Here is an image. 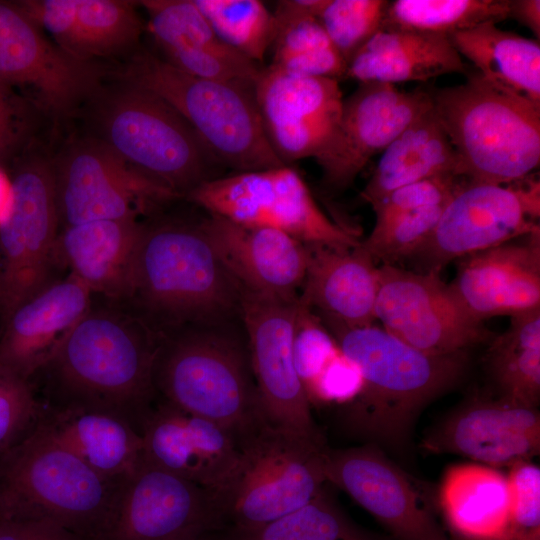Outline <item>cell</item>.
Here are the masks:
<instances>
[{
  "label": "cell",
  "mask_w": 540,
  "mask_h": 540,
  "mask_svg": "<svg viewBox=\"0 0 540 540\" xmlns=\"http://www.w3.org/2000/svg\"><path fill=\"white\" fill-rule=\"evenodd\" d=\"M160 341L134 313L91 305L36 375L40 399L46 408L111 414L141 434L157 399L153 373Z\"/></svg>",
  "instance_id": "6da1fadb"
},
{
  "label": "cell",
  "mask_w": 540,
  "mask_h": 540,
  "mask_svg": "<svg viewBox=\"0 0 540 540\" xmlns=\"http://www.w3.org/2000/svg\"><path fill=\"white\" fill-rule=\"evenodd\" d=\"M359 368L363 385L349 404L337 408L342 432L363 444L406 455L424 408L461 383L468 351L431 355L375 325L330 332Z\"/></svg>",
  "instance_id": "7a4b0ae2"
},
{
  "label": "cell",
  "mask_w": 540,
  "mask_h": 540,
  "mask_svg": "<svg viewBox=\"0 0 540 540\" xmlns=\"http://www.w3.org/2000/svg\"><path fill=\"white\" fill-rule=\"evenodd\" d=\"M125 303L161 338L240 312V290L201 227L143 224L130 295Z\"/></svg>",
  "instance_id": "3957f363"
},
{
  "label": "cell",
  "mask_w": 540,
  "mask_h": 540,
  "mask_svg": "<svg viewBox=\"0 0 540 540\" xmlns=\"http://www.w3.org/2000/svg\"><path fill=\"white\" fill-rule=\"evenodd\" d=\"M127 479L97 474L35 428L0 456V521L50 523L95 540Z\"/></svg>",
  "instance_id": "277c9868"
},
{
  "label": "cell",
  "mask_w": 540,
  "mask_h": 540,
  "mask_svg": "<svg viewBox=\"0 0 540 540\" xmlns=\"http://www.w3.org/2000/svg\"><path fill=\"white\" fill-rule=\"evenodd\" d=\"M153 382L157 399L218 424L238 443L268 422L247 346L212 327L161 338Z\"/></svg>",
  "instance_id": "5b68a950"
},
{
  "label": "cell",
  "mask_w": 540,
  "mask_h": 540,
  "mask_svg": "<svg viewBox=\"0 0 540 540\" xmlns=\"http://www.w3.org/2000/svg\"><path fill=\"white\" fill-rule=\"evenodd\" d=\"M430 94L457 153L460 176L471 182L508 184L538 167L540 107L494 86L478 72L462 84Z\"/></svg>",
  "instance_id": "8992f818"
},
{
  "label": "cell",
  "mask_w": 540,
  "mask_h": 540,
  "mask_svg": "<svg viewBox=\"0 0 540 540\" xmlns=\"http://www.w3.org/2000/svg\"><path fill=\"white\" fill-rule=\"evenodd\" d=\"M120 78L172 106L219 165L234 172L286 165L264 132L255 83L192 76L146 51L131 58Z\"/></svg>",
  "instance_id": "52a82bcc"
},
{
  "label": "cell",
  "mask_w": 540,
  "mask_h": 540,
  "mask_svg": "<svg viewBox=\"0 0 540 540\" xmlns=\"http://www.w3.org/2000/svg\"><path fill=\"white\" fill-rule=\"evenodd\" d=\"M100 101L102 140L137 170L179 196L214 176L219 165L185 119L141 87L122 85Z\"/></svg>",
  "instance_id": "ba28073f"
},
{
  "label": "cell",
  "mask_w": 540,
  "mask_h": 540,
  "mask_svg": "<svg viewBox=\"0 0 540 540\" xmlns=\"http://www.w3.org/2000/svg\"><path fill=\"white\" fill-rule=\"evenodd\" d=\"M239 446L240 465L221 499L224 528L262 526L307 504L326 487L327 445L266 422Z\"/></svg>",
  "instance_id": "9c48e42d"
},
{
  "label": "cell",
  "mask_w": 540,
  "mask_h": 540,
  "mask_svg": "<svg viewBox=\"0 0 540 540\" xmlns=\"http://www.w3.org/2000/svg\"><path fill=\"white\" fill-rule=\"evenodd\" d=\"M186 197L209 214L279 230L306 245L350 249L360 243L323 212L292 165L216 177L196 186Z\"/></svg>",
  "instance_id": "30bf717a"
},
{
  "label": "cell",
  "mask_w": 540,
  "mask_h": 540,
  "mask_svg": "<svg viewBox=\"0 0 540 540\" xmlns=\"http://www.w3.org/2000/svg\"><path fill=\"white\" fill-rule=\"evenodd\" d=\"M539 217L540 182L534 175L508 184L466 179L446 201L431 234L404 262L414 271L440 273L454 260L540 228Z\"/></svg>",
  "instance_id": "8fae6325"
},
{
  "label": "cell",
  "mask_w": 540,
  "mask_h": 540,
  "mask_svg": "<svg viewBox=\"0 0 540 540\" xmlns=\"http://www.w3.org/2000/svg\"><path fill=\"white\" fill-rule=\"evenodd\" d=\"M12 203L0 225V327L21 304L51 284L59 214L53 165L40 157L13 172Z\"/></svg>",
  "instance_id": "7c38bea8"
},
{
  "label": "cell",
  "mask_w": 540,
  "mask_h": 540,
  "mask_svg": "<svg viewBox=\"0 0 540 540\" xmlns=\"http://www.w3.org/2000/svg\"><path fill=\"white\" fill-rule=\"evenodd\" d=\"M375 319L394 337L431 355L469 351L494 336L467 311L440 273L397 265L379 266Z\"/></svg>",
  "instance_id": "4fadbf2b"
},
{
  "label": "cell",
  "mask_w": 540,
  "mask_h": 540,
  "mask_svg": "<svg viewBox=\"0 0 540 540\" xmlns=\"http://www.w3.org/2000/svg\"><path fill=\"white\" fill-rule=\"evenodd\" d=\"M52 165L59 220L64 227L137 219L145 210L180 197L130 165L102 140L80 141Z\"/></svg>",
  "instance_id": "5bb4252c"
},
{
  "label": "cell",
  "mask_w": 540,
  "mask_h": 540,
  "mask_svg": "<svg viewBox=\"0 0 540 540\" xmlns=\"http://www.w3.org/2000/svg\"><path fill=\"white\" fill-rule=\"evenodd\" d=\"M299 298L284 302L241 294L252 374L266 420L272 426L325 446L296 372L293 336Z\"/></svg>",
  "instance_id": "9a60e30c"
},
{
  "label": "cell",
  "mask_w": 540,
  "mask_h": 540,
  "mask_svg": "<svg viewBox=\"0 0 540 540\" xmlns=\"http://www.w3.org/2000/svg\"><path fill=\"white\" fill-rule=\"evenodd\" d=\"M223 528L218 494L143 460L95 540H199Z\"/></svg>",
  "instance_id": "2e32d148"
},
{
  "label": "cell",
  "mask_w": 540,
  "mask_h": 540,
  "mask_svg": "<svg viewBox=\"0 0 540 540\" xmlns=\"http://www.w3.org/2000/svg\"><path fill=\"white\" fill-rule=\"evenodd\" d=\"M0 79L60 117L99 94L101 72L53 44L14 5L0 3Z\"/></svg>",
  "instance_id": "e0dca14e"
},
{
  "label": "cell",
  "mask_w": 540,
  "mask_h": 540,
  "mask_svg": "<svg viewBox=\"0 0 540 540\" xmlns=\"http://www.w3.org/2000/svg\"><path fill=\"white\" fill-rule=\"evenodd\" d=\"M326 482L347 493L394 540H448L428 493L381 448L362 444L324 453Z\"/></svg>",
  "instance_id": "ac0fdd59"
},
{
  "label": "cell",
  "mask_w": 540,
  "mask_h": 540,
  "mask_svg": "<svg viewBox=\"0 0 540 540\" xmlns=\"http://www.w3.org/2000/svg\"><path fill=\"white\" fill-rule=\"evenodd\" d=\"M432 107L431 94L393 84L360 83L343 99L338 126L315 159L322 183L332 192L348 188L369 160Z\"/></svg>",
  "instance_id": "d6986e66"
},
{
  "label": "cell",
  "mask_w": 540,
  "mask_h": 540,
  "mask_svg": "<svg viewBox=\"0 0 540 540\" xmlns=\"http://www.w3.org/2000/svg\"><path fill=\"white\" fill-rule=\"evenodd\" d=\"M254 96L270 146L286 165L312 157L327 147L339 123V81L261 68Z\"/></svg>",
  "instance_id": "ffe728a7"
},
{
  "label": "cell",
  "mask_w": 540,
  "mask_h": 540,
  "mask_svg": "<svg viewBox=\"0 0 540 540\" xmlns=\"http://www.w3.org/2000/svg\"><path fill=\"white\" fill-rule=\"evenodd\" d=\"M430 454H455L493 468L531 460L540 450L538 408L475 396L436 423L421 441Z\"/></svg>",
  "instance_id": "44dd1931"
},
{
  "label": "cell",
  "mask_w": 540,
  "mask_h": 540,
  "mask_svg": "<svg viewBox=\"0 0 540 540\" xmlns=\"http://www.w3.org/2000/svg\"><path fill=\"white\" fill-rule=\"evenodd\" d=\"M143 460L223 497L240 465L237 439L218 424L156 399L142 432Z\"/></svg>",
  "instance_id": "7402d4cb"
},
{
  "label": "cell",
  "mask_w": 540,
  "mask_h": 540,
  "mask_svg": "<svg viewBox=\"0 0 540 540\" xmlns=\"http://www.w3.org/2000/svg\"><path fill=\"white\" fill-rule=\"evenodd\" d=\"M200 224L241 294L298 300L307 268L306 244L279 230L214 214Z\"/></svg>",
  "instance_id": "603a6c76"
},
{
  "label": "cell",
  "mask_w": 540,
  "mask_h": 540,
  "mask_svg": "<svg viewBox=\"0 0 540 540\" xmlns=\"http://www.w3.org/2000/svg\"><path fill=\"white\" fill-rule=\"evenodd\" d=\"M458 261L448 284L476 319L540 308V228Z\"/></svg>",
  "instance_id": "cb8c5ba5"
},
{
  "label": "cell",
  "mask_w": 540,
  "mask_h": 540,
  "mask_svg": "<svg viewBox=\"0 0 540 540\" xmlns=\"http://www.w3.org/2000/svg\"><path fill=\"white\" fill-rule=\"evenodd\" d=\"M308 261L299 300L332 332L374 325L379 266L360 245H306Z\"/></svg>",
  "instance_id": "d4e9b609"
},
{
  "label": "cell",
  "mask_w": 540,
  "mask_h": 540,
  "mask_svg": "<svg viewBox=\"0 0 540 540\" xmlns=\"http://www.w3.org/2000/svg\"><path fill=\"white\" fill-rule=\"evenodd\" d=\"M92 292L75 275L54 280L0 327V361L31 382L69 329L89 310Z\"/></svg>",
  "instance_id": "484cf974"
},
{
  "label": "cell",
  "mask_w": 540,
  "mask_h": 540,
  "mask_svg": "<svg viewBox=\"0 0 540 540\" xmlns=\"http://www.w3.org/2000/svg\"><path fill=\"white\" fill-rule=\"evenodd\" d=\"M149 30L179 70L200 78L254 84L261 68L228 47L194 0H144Z\"/></svg>",
  "instance_id": "4316f807"
},
{
  "label": "cell",
  "mask_w": 540,
  "mask_h": 540,
  "mask_svg": "<svg viewBox=\"0 0 540 540\" xmlns=\"http://www.w3.org/2000/svg\"><path fill=\"white\" fill-rule=\"evenodd\" d=\"M143 231L138 219L96 220L64 227L57 258L93 293L125 303Z\"/></svg>",
  "instance_id": "83f0119b"
},
{
  "label": "cell",
  "mask_w": 540,
  "mask_h": 540,
  "mask_svg": "<svg viewBox=\"0 0 540 540\" xmlns=\"http://www.w3.org/2000/svg\"><path fill=\"white\" fill-rule=\"evenodd\" d=\"M36 428L107 479H127L143 463L141 434L111 414L44 406Z\"/></svg>",
  "instance_id": "f1b7e54d"
},
{
  "label": "cell",
  "mask_w": 540,
  "mask_h": 540,
  "mask_svg": "<svg viewBox=\"0 0 540 540\" xmlns=\"http://www.w3.org/2000/svg\"><path fill=\"white\" fill-rule=\"evenodd\" d=\"M464 72L466 65L449 37L380 30L349 60L345 78L394 85Z\"/></svg>",
  "instance_id": "f546056e"
},
{
  "label": "cell",
  "mask_w": 540,
  "mask_h": 540,
  "mask_svg": "<svg viewBox=\"0 0 540 540\" xmlns=\"http://www.w3.org/2000/svg\"><path fill=\"white\" fill-rule=\"evenodd\" d=\"M437 504L450 530L463 540H505L510 512L507 475L498 468L461 463L443 474Z\"/></svg>",
  "instance_id": "4dcf8cb0"
},
{
  "label": "cell",
  "mask_w": 540,
  "mask_h": 540,
  "mask_svg": "<svg viewBox=\"0 0 540 540\" xmlns=\"http://www.w3.org/2000/svg\"><path fill=\"white\" fill-rule=\"evenodd\" d=\"M442 175L460 176L459 159L432 106L382 152L360 197L372 205L401 186Z\"/></svg>",
  "instance_id": "1f68e13d"
},
{
  "label": "cell",
  "mask_w": 540,
  "mask_h": 540,
  "mask_svg": "<svg viewBox=\"0 0 540 540\" xmlns=\"http://www.w3.org/2000/svg\"><path fill=\"white\" fill-rule=\"evenodd\" d=\"M460 56L494 86L540 107V44L484 23L451 35Z\"/></svg>",
  "instance_id": "d6a6232c"
},
{
  "label": "cell",
  "mask_w": 540,
  "mask_h": 540,
  "mask_svg": "<svg viewBox=\"0 0 540 540\" xmlns=\"http://www.w3.org/2000/svg\"><path fill=\"white\" fill-rule=\"evenodd\" d=\"M319 0H282L273 11L276 33L270 65L313 77L340 81L347 64L316 17Z\"/></svg>",
  "instance_id": "836d02e7"
},
{
  "label": "cell",
  "mask_w": 540,
  "mask_h": 540,
  "mask_svg": "<svg viewBox=\"0 0 540 540\" xmlns=\"http://www.w3.org/2000/svg\"><path fill=\"white\" fill-rule=\"evenodd\" d=\"M497 396L537 408L540 401V308L510 317L507 329L493 336L485 355Z\"/></svg>",
  "instance_id": "e575fe53"
},
{
  "label": "cell",
  "mask_w": 540,
  "mask_h": 540,
  "mask_svg": "<svg viewBox=\"0 0 540 540\" xmlns=\"http://www.w3.org/2000/svg\"><path fill=\"white\" fill-rule=\"evenodd\" d=\"M216 540H391L354 522L324 488L302 507L253 529L224 528ZM394 540V539H392Z\"/></svg>",
  "instance_id": "d590c367"
},
{
  "label": "cell",
  "mask_w": 540,
  "mask_h": 540,
  "mask_svg": "<svg viewBox=\"0 0 540 540\" xmlns=\"http://www.w3.org/2000/svg\"><path fill=\"white\" fill-rule=\"evenodd\" d=\"M509 0L388 1L381 30L451 35L508 18Z\"/></svg>",
  "instance_id": "8d00e7d4"
},
{
  "label": "cell",
  "mask_w": 540,
  "mask_h": 540,
  "mask_svg": "<svg viewBox=\"0 0 540 540\" xmlns=\"http://www.w3.org/2000/svg\"><path fill=\"white\" fill-rule=\"evenodd\" d=\"M142 31L133 2L78 0L69 53L86 61L115 56L132 50Z\"/></svg>",
  "instance_id": "74e56055"
},
{
  "label": "cell",
  "mask_w": 540,
  "mask_h": 540,
  "mask_svg": "<svg viewBox=\"0 0 540 540\" xmlns=\"http://www.w3.org/2000/svg\"><path fill=\"white\" fill-rule=\"evenodd\" d=\"M216 35L231 49L258 64L276 33L273 12L259 0H194Z\"/></svg>",
  "instance_id": "f35d334b"
},
{
  "label": "cell",
  "mask_w": 540,
  "mask_h": 540,
  "mask_svg": "<svg viewBox=\"0 0 540 540\" xmlns=\"http://www.w3.org/2000/svg\"><path fill=\"white\" fill-rule=\"evenodd\" d=\"M388 1L319 0L316 17L346 64L381 30Z\"/></svg>",
  "instance_id": "ab89813d"
},
{
  "label": "cell",
  "mask_w": 540,
  "mask_h": 540,
  "mask_svg": "<svg viewBox=\"0 0 540 540\" xmlns=\"http://www.w3.org/2000/svg\"><path fill=\"white\" fill-rule=\"evenodd\" d=\"M43 413L34 384L0 361V456L33 432Z\"/></svg>",
  "instance_id": "60d3db41"
},
{
  "label": "cell",
  "mask_w": 540,
  "mask_h": 540,
  "mask_svg": "<svg viewBox=\"0 0 540 540\" xmlns=\"http://www.w3.org/2000/svg\"><path fill=\"white\" fill-rule=\"evenodd\" d=\"M510 512L505 540H540V469L531 460L509 467Z\"/></svg>",
  "instance_id": "b9f144b4"
},
{
  "label": "cell",
  "mask_w": 540,
  "mask_h": 540,
  "mask_svg": "<svg viewBox=\"0 0 540 540\" xmlns=\"http://www.w3.org/2000/svg\"><path fill=\"white\" fill-rule=\"evenodd\" d=\"M338 350L337 341L320 318L299 300L293 359L304 390Z\"/></svg>",
  "instance_id": "7bdbcfd3"
},
{
  "label": "cell",
  "mask_w": 540,
  "mask_h": 540,
  "mask_svg": "<svg viewBox=\"0 0 540 540\" xmlns=\"http://www.w3.org/2000/svg\"><path fill=\"white\" fill-rule=\"evenodd\" d=\"M466 179L457 175H442L401 186L371 205L374 226L420 208L445 202Z\"/></svg>",
  "instance_id": "ee69618b"
},
{
  "label": "cell",
  "mask_w": 540,
  "mask_h": 540,
  "mask_svg": "<svg viewBox=\"0 0 540 540\" xmlns=\"http://www.w3.org/2000/svg\"><path fill=\"white\" fill-rule=\"evenodd\" d=\"M363 385L358 366L340 349L328 360L317 376L305 387L312 407L335 406L352 402Z\"/></svg>",
  "instance_id": "f6af8a7d"
},
{
  "label": "cell",
  "mask_w": 540,
  "mask_h": 540,
  "mask_svg": "<svg viewBox=\"0 0 540 540\" xmlns=\"http://www.w3.org/2000/svg\"><path fill=\"white\" fill-rule=\"evenodd\" d=\"M33 104L0 79V162L25 143L32 124Z\"/></svg>",
  "instance_id": "bcb514c9"
},
{
  "label": "cell",
  "mask_w": 540,
  "mask_h": 540,
  "mask_svg": "<svg viewBox=\"0 0 540 540\" xmlns=\"http://www.w3.org/2000/svg\"><path fill=\"white\" fill-rule=\"evenodd\" d=\"M0 540H83L54 524L33 521H0Z\"/></svg>",
  "instance_id": "7dc6e473"
},
{
  "label": "cell",
  "mask_w": 540,
  "mask_h": 540,
  "mask_svg": "<svg viewBox=\"0 0 540 540\" xmlns=\"http://www.w3.org/2000/svg\"><path fill=\"white\" fill-rule=\"evenodd\" d=\"M508 18H512L528 28L539 40L540 38V1L509 0Z\"/></svg>",
  "instance_id": "c3c4849f"
},
{
  "label": "cell",
  "mask_w": 540,
  "mask_h": 540,
  "mask_svg": "<svg viewBox=\"0 0 540 540\" xmlns=\"http://www.w3.org/2000/svg\"><path fill=\"white\" fill-rule=\"evenodd\" d=\"M12 203L10 177L0 168V225L6 220Z\"/></svg>",
  "instance_id": "681fc988"
},
{
  "label": "cell",
  "mask_w": 540,
  "mask_h": 540,
  "mask_svg": "<svg viewBox=\"0 0 540 540\" xmlns=\"http://www.w3.org/2000/svg\"><path fill=\"white\" fill-rule=\"evenodd\" d=\"M199 540H216V532L208 534Z\"/></svg>",
  "instance_id": "f907efd6"
}]
</instances>
